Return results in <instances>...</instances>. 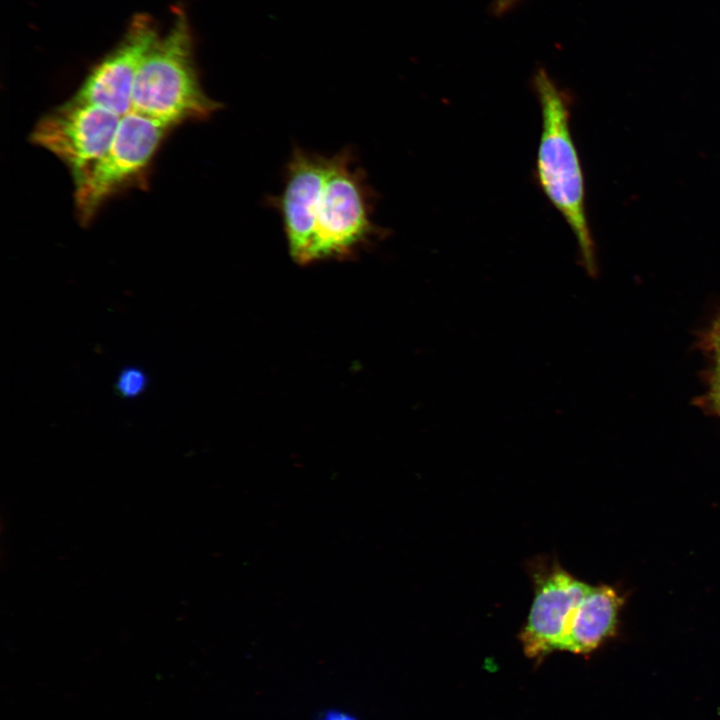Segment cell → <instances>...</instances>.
Wrapping results in <instances>:
<instances>
[{
  "label": "cell",
  "instance_id": "cell-14",
  "mask_svg": "<svg viewBox=\"0 0 720 720\" xmlns=\"http://www.w3.org/2000/svg\"><path fill=\"white\" fill-rule=\"evenodd\" d=\"M319 720H357V718L350 713L334 710L325 712L320 716Z\"/></svg>",
  "mask_w": 720,
  "mask_h": 720
},
{
  "label": "cell",
  "instance_id": "cell-2",
  "mask_svg": "<svg viewBox=\"0 0 720 720\" xmlns=\"http://www.w3.org/2000/svg\"><path fill=\"white\" fill-rule=\"evenodd\" d=\"M193 48L187 15L176 8L170 28L159 35L140 64L132 111L174 127L207 119L220 108L200 84Z\"/></svg>",
  "mask_w": 720,
  "mask_h": 720
},
{
  "label": "cell",
  "instance_id": "cell-3",
  "mask_svg": "<svg viewBox=\"0 0 720 720\" xmlns=\"http://www.w3.org/2000/svg\"><path fill=\"white\" fill-rule=\"evenodd\" d=\"M372 192L350 150L330 156L314 232L303 264L356 255L384 230L372 220Z\"/></svg>",
  "mask_w": 720,
  "mask_h": 720
},
{
  "label": "cell",
  "instance_id": "cell-6",
  "mask_svg": "<svg viewBox=\"0 0 720 720\" xmlns=\"http://www.w3.org/2000/svg\"><path fill=\"white\" fill-rule=\"evenodd\" d=\"M120 119L107 109L72 97L38 121L31 141L61 160L73 177L108 149Z\"/></svg>",
  "mask_w": 720,
  "mask_h": 720
},
{
  "label": "cell",
  "instance_id": "cell-4",
  "mask_svg": "<svg viewBox=\"0 0 720 720\" xmlns=\"http://www.w3.org/2000/svg\"><path fill=\"white\" fill-rule=\"evenodd\" d=\"M171 128L132 110L121 117L108 149L73 176L75 210L81 224L89 223L110 197L143 175Z\"/></svg>",
  "mask_w": 720,
  "mask_h": 720
},
{
  "label": "cell",
  "instance_id": "cell-10",
  "mask_svg": "<svg viewBox=\"0 0 720 720\" xmlns=\"http://www.w3.org/2000/svg\"><path fill=\"white\" fill-rule=\"evenodd\" d=\"M149 377L144 369L135 365L122 368L115 380V392L124 399H134L148 388Z\"/></svg>",
  "mask_w": 720,
  "mask_h": 720
},
{
  "label": "cell",
  "instance_id": "cell-11",
  "mask_svg": "<svg viewBox=\"0 0 720 720\" xmlns=\"http://www.w3.org/2000/svg\"><path fill=\"white\" fill-rule=\"evenodd\" d=\"M708 400L713 410L720 416V365L713 375Z\"/></svg>",
  "mask_w": 720,
  "mask_h": 720
},
{
  "label": "cell",
  "instance_id": "cell-7",
  "mask_svg": "<svg viewBox=\"0 0 720 720\" xmlns=\"http://www.w3.org/2000/svg\"><path fill=\"white\" fill-rule=\"evenodd\" d=\"M159 35L151 16L135 15L118 44L92 67L73 98L120 117L126 115L131 111L140 64Z\"/></svg>",
  "mask_w": 720,
  "mask_h": 720
},
{
  "label": "cell",
  "instance_id": "cell-13",
  "mask_svg": "<svg viewBox=\"0 0 720 720\" xmlns=\"http://www.w3.org/2000/svg\"><path fill=\"white\" fill-rule=\"evenodd\" d=\"M709 344L718 365H720V318L715 322L711 330Z\"/></svg>",
  "mask_w": 720,
  "mask_h": 720
},
{
  "label": "cell",
  "instance_id": "cell-1",
  "mask_svg": "<svg viewBox=\"0 0 720 720\" xmlns=\"http://www.w3.org/2000/svg\"><path fill=\"white\" fill-rule=\"evenodd\" d=\"M532 87L541 114L535 161L536 182L569 226L583 267L594 276L597 264L586 214L584 176L570 128L572 98L543 67L535 71Z\"/></svg>",
  "mask_w": 720,
  "mask_h": 720
},
{
  "label": "cell",
  "instance_id": "cell-9",
  "mask_svg": "<svg viewBox=\"0 0 720 720\" xmlns=\"http://www.w3.org/2000/svg\"><path fill=\"white\" fill-rule=\"evenodd\" d=\"M623 600L610 586H592L573 611L560 650L586 654L614 634Z\"/></svg>",
  "mask_w": 720,
  "mask_h": 720
},
{
  "label": "cell",
  "instance_id": "cell-12",
  "mask_svg": "<svg viewBox=\"0 0 720 720\" xmlns=\"http://www.w3.org/2000/svg\"><path fill=\"white\" fill-rule=\"evenodd\" d=\"M522 0H492L491 12L494 16H502L511 11Z\"/></svg>",
  "mask_w": 720,
  "mask_h": 720
},
{
  "label": "cell",
  "instance_id": "cell-8",
  "mask_svg": "<svg viewBox=\"0 0 720 720\" xmlns=\"http://www.w3.org/2000/svg\"><path fill=\"white\" fill-rule=\"evenodd\" d=\"M330 157L295 148L288 161L280 195L274 200L281 216L290 255L303 264L311 244L316 205Z\"/></svg>",
  "mask_w": 720,
  "mask_h": 720
},
{
  "label": "cell",
  "instance_id": "cell-5",
  "mask_svg": "<svg viewBox=\"0 0 720 720\" xmlns=\"http://www.w3.org/2000/svg\"><path fill=\"white\" fill-rule=\"evenodd\" d=\"M534 597L520 642L527 657L542 660L560 650L573 611L591 589L565 570L556 559L531 561Z\"/></svg>",
  "mask_w": 720,
  "mask_h": 720
}]
</instances>
